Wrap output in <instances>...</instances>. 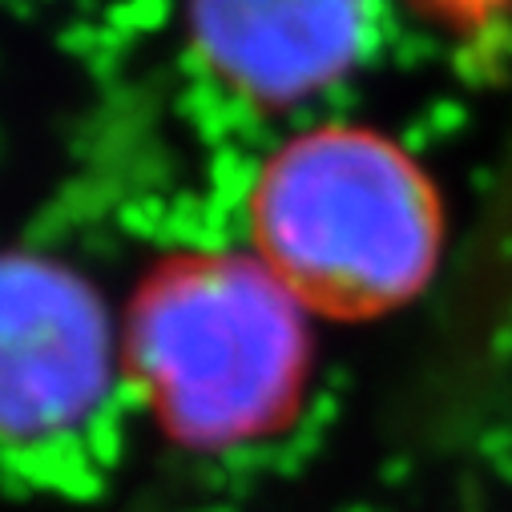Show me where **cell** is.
<instances>
[{
	"label": "cell",
	"mask_w": 512,
	"mask_h": 512,
	"mask_svg": "<svg viewBox=\"0 0 512 512\" xmlns=\"http://www.w3.org/2000/svg\"><path fill=\"white\" fill-rule=\"evenodd\" d=\"M311 311L259 259L186 250L134 291L121 359L162 432L222 452L283 432L311 379Z\"/></svg>",
	"instance_id": "6da1fadb"
},
{
	"label": "cell",
	"mask_w": 512,
	"mask_h": 512,
	"mask_svg": "<svg viewBox=\"0 0 512 512\" xmlns=\"http://www.w3.org/2000/svg\"><path fill=\"white\" fill-rule=\"evenodd\" d=\"M254 254L343 323L412 303L444 242L440 194L412 154L363 125H315L271 154L250 198Z\"/></svg>",
	"instance_id": "7a4b0ae2"
},
{
	"label": "cell",
	"mask_w": 512,
	"mask_h": 512,
	"mask_svg": "<svg viewBox=\"0 0 512 512\" xmlns=\"http://www.w3.org/2000/svg\"><path fill=\"white\" fill-rule=\"evenodd\" d=\"M113 319L89 279L41 254H0V440L81 428L113 388Z\"/></svg>",
	"instance_id": "3957f363"
},
{
	"label": "cell",
	"mask_w": 512,
	"mask_h": 512,
	"mask_svg": "<svg viewBox=\"0 0 512 512\" xmlns=\"http://www.w3.org/2000/svg\"><path fill=\"white\" fill-rule=\"evenodd\" d=\"M206 69L254 105H295L347 77L371 45L375 0H186Z\"/></svg>",
	"instance_id": "277c9868"
},
{
	"label": "cell",
	"mask_w": 512,
	"mask_h": 512,
	"mask_svg": "<svg viewBox=\"0 0 512 512\" xmlns=\"http://www.w3.org/2000/svg\"><path fill=\"white\" fill-rule=\"evenodd\" d=\"M412 5H420L428 17L436 21H448V25H484L500 13L512 9V0H412Z\"/></svg>",
	"instance_id": "5b68a950"
}]
</instances>
